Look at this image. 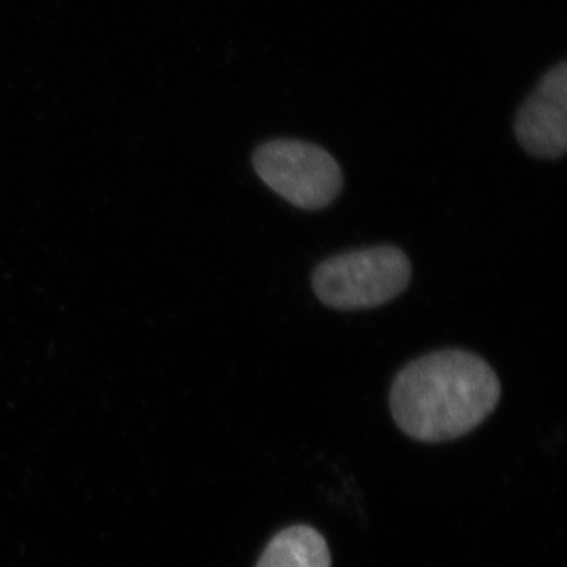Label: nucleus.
Masks as SVG:
<instances>
[{
    "label": "nucleus",
    "mask_w": 567,
    "mask_h": 567,
    "mask_svg": "<svg viewBox=\"0 0 567 567\" xmlns=\"http://www.w3.org/2000/svg\"><path fill=\"white\" fill-rule=\"evenodd\" d=\"M492 365L465 350H440L406 364L394 379L391 413L404 434L439 443L468 434L498 405Z\"/></svg>",
    "instance_id": "nucleus-1"
},
{
    "label": "nucleus",
    "mask_w": 567,
    "mask_h": 567,
    "mask_svg": "<svg viewBox=\"0 0 567 567\" xmlns=\"http://www.w3.org/2000/svg\"><path fill=\"white\" fill-rule=\"evenodd\" d=\"M412 264L402 249L383 245L338 254L317 265L312 289L328 308L358 311L390 303L409 286Z\"/></svg>",
    "instance_id": "nucleus-2"
},
{
    "label": "nucleus",
    "mask_w": 567,
    "mask_h": 567,
    "mask_svg": "<svg viewBox=\"0 0 567 567\" xmlns=\"http://www.w3.org/2000/svg\"><path fill=\"white\" fill-rule=\"evenodd\" d=\"M252 164L268 188L303 210L328 207L344 185L341 167L333 155L311 142H265L254 152Z\"/></svg>",
    "instance_id": "nucleus-3"
},
{
    "label": "nucleus",
    "mask_w": 567,
    "mask_h": 567,
    "mask_svg": "<svg viewBox=\"0 0 567 567\" xmlns=\"http://www.w3.org/2000/svg\"><path fill=\"white\" fill-rule=\"evenodd\" d=\"M514 133L528 155L558 159L567 148V62L547 71L517 112Z\"/></svg>",
    "instance_id": "nucleus-4"
},
{
    "label": "nucleus",
    "mask_w": 567,
    "mask_h": 567,
    "mask_svg": "<svg viewBox=\"0 0 567 567\" xmlns=\"http://www.w3.org/2000/svg\"><path fill=\"white\" fill-rule=\"evenodd\" d=\"M257 567H331V555L317 529L297 525L270 540Z\"/></svg>",
    "instance_id": "nucleus-5"
}]
</instances>
